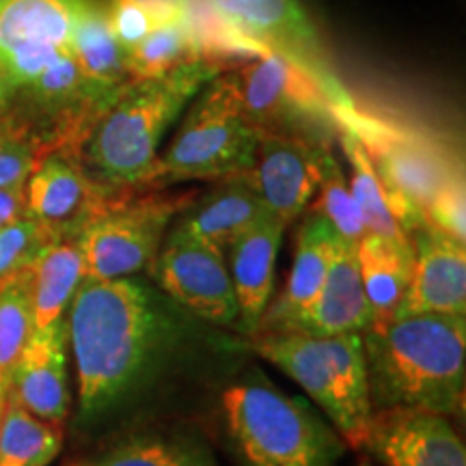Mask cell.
<instances>
[{"label":"cell","instance_id":"cell-3","mask_svg":"<svg viewBox=\"0 0 466 466\" xmlns=\"http://www.w3.org/2000/svg\"><path fill=\"white\" fill-rule=\"evenodd\" d=\"M223 72L192 61L154 80H130L93 127L80 165L108 192L154 186L158 147L195 93Z\"/></svg>","mask_w":466,"mask_h":466},{"label":"cell","instance_id":"cell-5","mask_svg":"<svg viewBox=\"0 0 466 466\" xmlns=\"http://www.w3.org/2000/svg\"><path fill=\"white\" fill-rule=\"evenodd\" d=\"M250 346L300 384L302 391L329 415L343 442L363 450L374 408L360 333L335 337L261 333Z\"/></svg>","mask_w":466,"mask_h":466},{"label":"cell","instance_id":"cell-34","mask_svg":"<svg viewBox=\"0 0 466 466\" xmlns=\"http://www.w3.org/2000/svg\"><path fill=\"white\" fill-rule=\"evenodd\" d=\"M186 450L162 441H132L104 453L89 466H182Z\"/></svg>","mask_w":466,"mask_h":466},{"label":"cell","instance_id":"cell-7","mask_svg":"<svg viewBox=\"0 0 466 466\" xmlns=\"http://www.w3.org/2000/svg\"><path fill=\"white\" fill-rule=\"evenodd\" d=\"M225 74L242 116L259 134L302 138L318 147H330L339 137L335 102L291 58L266 50Z\"/></svg>","mask_w":466,"mask_h":466},{"label":"cell","instance_id":"cell-20","mask_svg":"<svg viewBox=\"0 0 466 466\" xmlns=\"http://www.w3.org/2000/svg\"><path fill=\"white\" fill-rule=\"evenodd\" d=\"M371 324H374V313H371L363 283H360L357 247L341 242L318 300L299 322L291 326L289 333L335 337L363 333Z\"/></svg>","mask_w":466,"mask_h":466},{"label":"cell","instance_id":"cell-29","mask_svg":"<svg viewBox=\"0 0 466 466\" xmlns=\"http://www.w3.org/2000/svg\"><path fill=\"white\" fill-rule=\"evenodd\" d=\"M199 61L186 17L160 22L141 44L126 52L130 80H154L171 74L186 63Z\"/></svg>","mask_w":466,"mask_h":466},{"label":"cell","instance_id":"cell-35","mask_svg":"<svg viewBox=\"0 0 466 466\" xmlns=\"http://www.w3.org/2000/svg\"><path fill=\"white\" fill-rule=\"evenodd\" d=\"M104 7H106L110 31H113L124 52L141 44L151 33V28L158 25L147 9L132 3V0H108V5H104Z\"/></svg>","mask_w":466,"mask_h":466},{"label":"cell","instance_id":"cell-25","mask_svg":"<svg viewBox=\"0 0 466 466\" xmlns=\"http://www.w3.org/2000/svg\"><path fill=\"white\" fill-rule=\"evenodd\" d=\"M184 17L197 55L223 74L266 55L268 48L233 28L209 0H186Z\"/></svg>","mask_w":466,"mask_h":466},{"label":"cell","instance_id":"cell-31","mask_svg":"<svg viewBox=\"0 0 466 466\" xmlns=\"http://www.w3.org/2000/svg\"><path fill=\"white\" fill-rule=\"evenodd\" d=\"M52 242L58 240L50 236L44 225L26 214L5 225L0 229V285L25 272Z\"/></svg>","mask_w":466,"mask_h":466},{"label":"cell","instance_id":"cell-8","mask_svg":"<svg viewBox=\"0 0 466 466\" xmlns=\"http://www.w3.org/2000/svg\"><path fill=\"white\" fill-rule=\"evenodd\" d=\"M259 132L244 119L227 74L209 80L165 158H158L154 186L190 179H227L255 162Z\"/></svg>","mask_w":466,"mask_h":466},{"label":"cell","instance_id":"cell-1","mask_svg":"<svg viewBox=\"0 0 466 466\" xmlns=\"http://www.w3.org/2000/svg\"><path fill=\"white\" fill-rule=\"evenodd\" d=\"M80 421L138 406L184 363L197 318L137 277L85 279L67 311Z\"/></svg>","mask_w":466,"mask_h":466},{"label":"cell","instance_id":"cell-13","mask_svg":"<svg viewBox=\"0 0 466 466\" xmlns=\"http://www.w3.org/2000/svg\"><path fill=\"white\" fill-rule=\"evenodd\" d=\"M113 192L100 186L78 160L46 156L25 186V214L50 231L55 240H76L106 208Z\"/></svg>","mask_w":466,"mask_h":466},{"label":"cell","instance_id":"cell-21","mask_svg":"<svg viewBox=\"0 0 466 466\" xmlns=\"http://www.w3.org/2000/svg\"><path fill=\"white\" fill-rule=\"evenodd\" d=\"M268 214L270 209L258 192L244 182L242 175H233L220 179L217 188L199 199H192L177 225L227 255L231 244Z\"/></svg>","mask_w":466,"mask_h":466},{"label":"cell","instance_id":"cell-17","mask_svg":"<svg viewBox=\"0 0 466 466\" xmlns=\"http://www.w3.org/2000/svg\"><path fill=\"white\" fill-rule=\"evenodd\" d=\"M341 242L333 225L318 212L305 220L296 240L289 279L281 296L268 305L259 324L261 333H289L291 326L313 307Z\"/></svg>","mask_w":466,"mask_h":466},{"label":"cell","instance_id":"cell-27","mask_svg":"<svg viewBox=\"0 0 466 466\" xmlns=\"http://www.w3.org/2000/svg\"><path fill=\"white\" fill-rule=\"evenodd\" d=\"M337 141L341 143L343 154H346L350 162L352 177H350L348 184L350 190H352L354 201L359 206L360 217H363L367 233H374V236H380L384 240L410 242V238L395 223L391 209L387 206L382 184L376 175V168L371 165L370 154H367L363 143L357 138V134L348 130L346 126H341Z\"/></svg>","mask_w":466,"mask_h":466},{"label":"cell","instance_id":"cell-28","mask_svg":"<svg viewBox=\"0 0 466 466\" xmlns=\"http://www.w3.org/2000/svg\"><path fill=\"white\" fill-rule=\"evenodd\" d=\"M28 268L0 285V417L7 404L17 360L33 335Z\"/></svg>","mask_w":466,"mask_h":466},{"label":"cell","instance_id":"cell-36","mask_svg":"<svg viewBox=\"0 0 466 466\" xmlns=\"http://www.w3.org/2000/svg\"><path fill=\"white\" fill-rule=\"evenodd\" d=\"M25 217V188H0V229Z\"/></svg>","mask_w":466,"mask_h":466},{"label":"cell","instance_id":"cell-12","mask_svg":"<svg viewBox=\"0 0 466 466\" xmlns=\"http://www.w3.org/2000/svg\"><path fill=\"white\" fill-rule=\"evenodd\" d=\"M209 3L242 35L305 67L324 86L337 110L354 106L352 97L330 72L316 28L311 26L299 0H209Z\"/></svg>","mask_w":466,"mask_h":466},{"label":"cell","instance_id":"cell-38","mask_svg":"<svg viewBox=\"0 0 466 466\" xmlns=\"http://www.w3.org/2000/svg\"><path fill=\"white\" fill-rule=\"evenodd\" d=\"M182 466H212V464H209L203 456H199L197 451H188V453H186V460H184Z\"/></svg>","mask_w":466,"mask_h":466},{"label":"cell","instance_id":"cell-11","mask_svg":"<svg viewBox=\"0 0 466 466\" xmlns=\"http://www.w3.org/2000/svg\"><path fill=\"white\" fill-rule=\"evenodd\" d=\"M162 242L149 266L162 294L203 322L238 324L240 309L225 255L179 225Z\"/></svg>","mask_w":466,"mask_h":466},{"label":"cell","instance_id":"cell-19","mask_svg":"<svg viewBox=\"0 0 466 466\" xmlns=\"http://www.w3.org/2000/svg\"><path fill=\"white\" fill-rule=\"evenodd\" d=\"M67 326L50 335H31L17 360L11 395L31 415L61 425L69 415Z\"/></svg>","mask_w":466,"mask_h":466},{"label":"cell","instance_id":"cell-30","mask_svg":"<svg viewBox=\"0 0 466 466\" xmlns=\"http://www.w3.org/2000/svg\"><path fill=\"white\" fill-rule=\"evenodd\" d=\"M319 201L318 214L333 225L339 233L341 240L357 247L360 238L365 236V223L360 217L357 201H354L352 190L341 171V165L335 160L333 149H324L322 168H319Z\"/></svg>","mask_w":466,"mask_h":466},{"label":"cell","instance_id":"cell-6","mask_svg":"<svg viewBox=\"0 0 466 466\" xmlns=\"http://www.w3.org/2000/svg\"><path fill=\"white\" fill-rule=\"evenodd\" d=\"M341 126L357 134L380 179L387 206L408 238L425 225V208L462 160L439 137L360 113L337 110Z\"/></svg>","mask_w":466,"mask_h":466},{"label":"cell","instance_id":"cell-16","mask_svg":"<svg viewBox=\"0 0 466 466\" xmlns=\"http://www.w3.org/2000/svg\"><path fill=\"white\" fill-rule=\"evenodd\" d=\"M365 447L387 466H466L456 428L434 412L378 410Z\"/></svg>","mask_w":466,"mask_h":466},{"label":"cell","instance_id":"cell-10","mask_svg":"<svg viewBox=\"0 0 466 466\" xmlns=\"http://www.w3.org/2000/svg\"><path fill=\"white\" fill-rule=\"evenodd\" d=\"M83 0H0V113L69 52Z\"/></svg>","mask_w":466,"mask_h":466},{"label":"cell","instance_id":"cell-32","mask_svg":"<svg viewBox=\"0 0 466 466\" xmlns=\"http://www.w3.org/2000/svg\"><path fill=\"white\" fill-rule=\"evenodd\" d=\"M39 162V151L25 127L0 115V188H25Z\"/></svg>","mask_w":466,"mask_h":466},{"label":"cell","instance_id":"cell-39","mask_svg":"<svg viewBox=\"0 0 466 466\" xmlns=\"http://www.w3.org/2000/svg\"><path fill=\"white\" fill-rule=\"evenodd\" d=\"M359 466H371V464H370V462H360Z\"/></svg>","mask_w":466,"mask_h":466},{"label":"cell","instance_id":"cell-37","mask_svg":"<svg viewBox=\"0 0 466 466\" xmlns=\"http://www.w3.org/2000/svg\"><path fill=\"white\" fill-rule=\"evenodd\" d=\"M132 3L141 5L149 11L151 15L156 17V22H168L177 20V17L184 15L186 0H132Z\"/></svg>","mask_w":466,"mask_h":466},{"label":"cell","instance_id":"cell-24","mask_svg":"<svg viewBox=\"0 0 466 466\" xmlns=\"http://www.w3.org/2000/svg\"><path fill=\"white\" fill-rule=\"evenodd\" d=\"M357 261L374 322H389L410 283L415 266L412 242H393L365 233L357 244Z\"/></svg>","mask_w":466,"mask_h":466},{"label":"cell","instance_id":"cell-22","mask_svg":"<svg viewBox=\"0 0 466 466\" xmlns=\"http://www.w3.org/2000/svg\"><path fill=\"white\" fill-rule=\"evenodd\" d=\"M83 281L85 264L76 240L52 242L39 253L28 268L35 335L66 329L69 305Z\"/></svg>","mask_w":466,"mask_h":466},{"label":"cell","instance_id":"cell-33","mask_svg":"<svg viewBox=\"0 0 466 466\" xmlns=\"http://www.w3.org/2000/svg\"><path fill=\"white\" fill-rule=\"evenodd\" d=\"M425 223L456 240H466V188L464 171L458 168L439 186L425 208Z\"/></svg>","mask_w":466,"mask_h":466},{"label":"cell","instance_id":"cell-26","mask_svg":"<svg viewBox=\"0 0 466 466\" xmlns=\"http://www.w3.org/2000/svg\"><path fill=\"white\" fill-rule=\"evenodd\" d=\"M61 447L58 425L31 415L9 393L0 417V466H48Z\"/></svg>","mask_w":466,"mask_h":466},{"label":"cell","instance_id":"cell-18","mask_svg":"<svg viewBox=\"0 0 466 466\" xmlns=\"http://www.w3.org/2000/svg\"><path fill=\"white\" fill-rule=\"evenodd\" d=\"M285 223L275 214L258 220L231 244L225 258L229 259V275L240 309V329L255 335L259 330L275 289V268L283 242Z\"/></svg>","mask_w":466,"mask_h":466},{"label":"cell","instance_id":"cell-9","mask_svg":"<svg viewBox=\"0 0 466 466\" xmlns=\"http://www.w3.org/2000/svg\"><path fill=\"white\" fill-rule=\"evenodd\" d=\"M195 195H110L106 208L76 238L85 279L134 277L151 266L171 220L190 206Z\"/></svg>","mask_w":466,"mask_h":466},{"label":"cell","instance_id":"cell-15","mask_svg":"<svg viewBox=\"0 0 466 466\" xmlns=\"http://www.w3.org/2000/svg\"><path fill=\"white\" fill-rule=\"evenodd\" d=\"M415 266L391 319L408 316H466L464 242L425 223L410 236Z\"/></svg>","mask_w":466,"mask_h":466},{"label":"cell","instance_id":"cell-2","mask_svg":"<svg viewBox=\"0 0 466 466\" xmlns=\"http://www.w3.org/2000/svg\"><path fill=\"white\" fill-rule=\"evenodd\" d=\"M374 412L458 415L466 387V316H408L360 333Z\"/></svg>","mask_w":466,"mask_h":466},{"label":"cell","instance_id":"cell-14","mask_svg":"<svg viewBox=\"0 0 466 466\" xmlns=\"http://www.w3.org/2000/svg\"><path fill=\"white\" fill-rule=\"evenodd\" d=\"M329 147L294 137L259 134L255 162L242 179L261 197L270 214L289 225L305 212L319 188L322 154Z\"/></svg>","mask_w":466,"mask_h":466},{"label":"cell","instance_id":"cell-23","mask_svg":"<svg viewBox=\"0 0 466 466\" xmlns=\"http://www.w3.org/2000/svg\"><path fill=\"white\" fill-rule=\"evenodd\" d=\"M69 55L89 85L108 96H116L130 83L126 69V52L110 31L106 7L93 0H83L76 15Z\"/></svg>","mask_w":466,"mask_h":466},{"label":"cell","instance_id":"cell-4","mask_svg":"<svg viewBox=\"0 0 466 466\" xmlns=\"http://www.w3.org/2000/svg\"><path fill=\"white\" fill-rule=\"evenodd\" d=\"M225 421L244 466H335L343 439L309 401L266 378H247L223 395Z\"/></svg>","mask_w":466,"mask_h":466}]
</instances>
